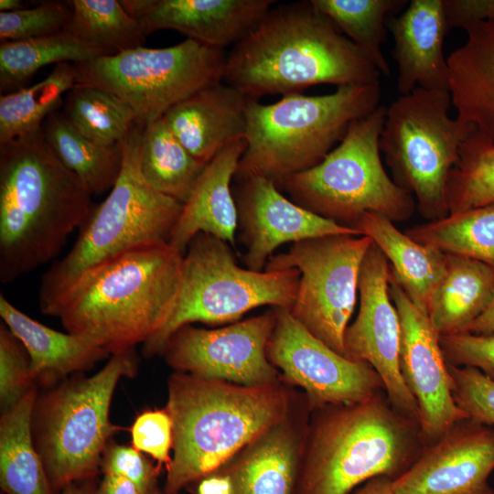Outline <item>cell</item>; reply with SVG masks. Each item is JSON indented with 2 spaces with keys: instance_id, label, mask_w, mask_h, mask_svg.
Segmentation results:
<instances>
[{
  "instance_id": "1",
  "label": "cell",
  "mask_w": 494,
  "mask_h": 494,
  "mask_svg": "<svg viewBox=\"0 0 494 494\" xmlns=\"http://www.w3.org/2000/svg\"><path fill=\"white\" fill-rule=\"evenodd\" d=\"M381 73L309 1L273 6L226 55L223 82L247 97L300 93L318 84L380 82Z\"/></svg>"
},
{
  "instance_id": "2",
  "label": "cell",
  "mask_w": 494,
  "mask_h": 494,
  "mask_svg": "<svg viewBox=\"0 0 494 494\" xmlns=\"http://www.w3.org/2000/svg\"><path fill=\"white\" fill-rule=\"evenodd\" d=\"M39 132L0 145V282L55 259L94 204Z\"/></svg>"
},
{
  "instance_id": "3",
  "label": "cell",
  "mask_w": 494,
  "mask_h": 494,
  "mask_svg": "<svg viewBox=\"0 0 494 494\" xmlns=\"http://www.w3.org/2000/svg\"><path fill=\"white\" fill-rule=\"evenodd\" d=\"M184 254L168 242L143 245L87 271L56 316L68 333L110 355L134 349L166 324L180 282Z\"/></svg>"
},
{
  "instance_id": "4",
  "label": "cell",
  "mask_w": 494,
  "mask_h": 494,
  "mask_svg": "<svg viewBox=\"0 0 494 494\" xmlns=\"http://www.w3.org/2000/svg\"><path fill=\"white\" fill-rule=\"evenodd\" d=\"M173 425V457L163 491L223 467L290 414V395L279 383L248 386L176 371L166 406Z\"/></svg>"
},
{
  "instance_id": "5",
  "label": "cell",
  "mask_w": 494,
  "mask_h": 494,
  "mask_svg": "<svg viewBox=\"0 0 494 494\" xmlns=\"http://www.w3.org/2000/svg\"><path fill=\"white\" fill-rule=\"evenodd\" d=\"M315 411L295 494H349L378 476L394 481L424 447L420 424L396 411L385 391Z\"/></svg>"
},
{
  "instance_id": "6",
  "label": "cell",
  "mask_w": 494,
  "mask_h": 494,
  "mask_svg": "<svg viewBox=\"0 0 494 494\" xmlns=\"http://www.w3.org/2000/svg\"><path fill=\"white\" fill-rule=\"evenodd\" d=\"M144 127L134 124L122 143L123 164L114 186L94 204L68 253L43 274L38 305L44 315L55 317L69 290L93 267L143 245L169 243L183 203L145 179L139 161Z\"/></svg>"
},
{
  "instance_id": "7",
  "label": "cell",
  "mask_w": 494,
  "mask_h": 494,
  "mask_svg": "<svg viewBox=\"0 0 494 494\" xmlns=\"http://www.w3.org/2000/svg\"><path fill=\"white\" fill-rule=\"evenodd\" d=\"M381 93L378 82L339 86L325 95L292 93L269 104L249 98L246 147L234 178L263 177L279 188L289 176L319 164L352 122L380 105Z\"/></svg>"
},
{
  "instance_id": "8",
  "label": "cell",
  "mask_w": 494,
  "mask_h": 494,
  "mask_svg": "<svg viewBox=\"0 0 494 494\" xmlns=\"http://www.w3.org/2000/svg\"><path fill=\"white\" fill-rule=\"evenodd\" d=\"M386 109L379 105L352 122L319 164L289 176L279 188L303 208L349 227L368 212L392 221L410 219L416 206L413 197L387 175L381 159Z\"/></svg>"
},
{
  "instance_id": "9",
  "label": "cell",
  "mask_w": 494,
  "mask_h": 494,
  "mask_svg": "<svg viewBox=\"0 0 494 494\" xmlns=\"http://www.w3.org/2000/svg\"><path fill=\"white\" fill-rule=\"evenodd\" d=\"M300 281L297 269L252 271L237 265L229 243L198 233L183 256L177 295L164 327L143 345L145 356L161 354L167 339L191 323L235 321L258 306L291 309Z\"/></svg>"
},
{
  "instance_id": "10",
  "label": "cell",
  "mask_w": 494,
  "mask_h": 494,
  "mask_svg": "<svg viewBox=\"0 0 494 494\" xmlns=\"http://www.w3.org/2000/svg\"><path fill=\"white\" fill-rule=\"evenodd\" d=\"M448 91L416 88L386 109L380 150L394 182L416 198L420 213L432 220L449 215L447 184L462 144L476 131L452 118Z\"/></svg>"
},
{
  "instance_id": "11",
  "label": "cell",
  "mask_w": 494,
  "mask_h": 494,
  "mask_svg": "<svg viewBox=\"0 0 494 494\" xmlns=\"http://www.w3.org/2000/svg\"><path fill=\"white\" fill-rule=\"evenodd\" d=\"M136 367L134 349L112 355L98 372L67 382L43 401L37 450L53 492L95 478L116 430L109 418L114 390Z\"/></svg>"
},
{
  "instance_id": "12",
  "label": "cell",
  "mask_w": 494,
  "mask_h": 494,
  "mask_svg": "<svg viewBox=\"0 0 494 494\" xmlns=\"http://www.w3.org/2000/svg\"><path fill=\"white\" fill-rule=\"evenodd\" d=\"M223 49L192 39L166 48L139 47L73 64L76 85L101 88L119 97L146 125L173 106L223 81Z\"/></svg>"
},
{
  "instance_id": "13",
  "label": "cell",
  "mask_w": 494,
  "mask_h": 494,
  "mask_svg": "<svg viewBox=\"0 0 494 494\" xmlns=\"http://www.w3.org/2000/svg\"><path fill=\"white\" fill-rule=\"evenodd\" d=\"M372 244L365 235H328L293 243L273 254L264 271L297 269L300 281L292 316L345 357L344 337L353 313L362 261Z\"/></svg>"
},
{
  "instance_id": "14",
  "label": "cell",
  "mask_w": 494,
  "mask_h": 494,
  "mask_svg": "<svg viewBox=\"0 0 494 494\" xmlns=\"http://www.w3.org/2000/svg\"><path fill=\"white\" fill-rule=\"evenodd\" d=\"M274 308L275 324L267 344V358L288 382L305 390L311 411L360 403L385 391L370 365L351 360L330 349L289 309Z\"/></svg>"
},
{
  "instance_id": "15",
  "label": "cell",
  "mask_w": 494,
  "mask_h": 494,
  "mask_svg": "<svg viewBox=\"0 0 494 494\" xmlns=\"http://www.w3.org/2000/svg\"><path fill=\"white\" fill-rule=\"evenodd\" d=\"M274 324L273 308L216 329L187 325L171 335L161 354L177 371L248 386L279 383L266 352Z\"/></svg>"
},
{
  "instance_id": "16",
  "label": "cell",
  "mask_w": 494,
  "mask_h": 494,
  "mask_svg": "<svg viewBox=\"0 0 494 494\" xmlns=\"http://www.w3.org/2000/svg\"><path fill=\"white\" fill-rule=\"evenodd\" d=\"M391 268L372 242L360 266V308L344 337L345 357L370 365L380 375L392 407L420 424L416 400L399 368L400 319L389 293Z\"/></svg>"
},
{
  "instance_id": "17",
  "label": "cell",
  "mask_w": 494,
  "mask_h": 494,
  "mask_svg": "<svg viewBox=\"0 0 494 494\" xmlns=\"http://www.w3.org/2000/svg\"><path fill=\"white\" fill-rule=\"evenodd\" d=\"M389 293L400 319V372L417 402L421 436L424 446H429L467 417L455 403L440 336L427 314L412 302L392 274Z\"/></svg>"
},
{
  "instance_id": "18",
  "label": "cell",
  "mask_w": 494,
  "mask_h": 494,
  "mask_svg": "<svg viewBox=\"0 0 494 494\" xmlns=\"http://www.w3.org/2000/svg\"><path fill=\"white\" fill-rule=\"evenodd\" d=\"M237 180L234 195L247 269L264 271L280 245L328 235H361L349 226L319 216L285 197L272 180L252 176Z\"/></svg>"
},
{
  "instance_id": "19",
  "label": "cell",
  "mask_w": 494,
  "mask_h": 494,
  "mask_svg": "<svg viewBox=\"0 0 494 494\" xmlns=\"http://www.w3.org/2000/svg\"><path fill=\"white\" fill-rule=\"evenodd\" d=\"M494 427L457 421L392 482L395 494H494Z\"/></svg>"
},
{
  "instance_id": "20",
  "label": "cell",
  "mask_w": 494,
  "mask_h": 494,
  "mask_svg": "<svg viewBox=\"0 0 494 494\" xmlns=\"http://www.w3.org/2000/svg\"><path fill=\"white\" fill-rule=\"evenodd\" d=\"M145 35L172 29L188 39L223 49L249 35L274 0H122Z\"/></svg>"
},
{
  "instance_id": "21",
  "label": "cell",
  "mask_w": 494,
  "mask_h": 494,
  "mask_svg": "<svg viewBox=\"0 0 494 494\" xmlns=\"http://www.w3.org/2000/svg\"><path fill=\"white\" fill-rule=\"evenodd\" d=\"M388 28L393 38L401 95L416 88L449 91V67L443 52L448 32L443 0H412Z\"/></svg>"
},
{
  "instance_id": "22",
  "label": "cell",
  "mask_w": 494,
  "mask_h": 494,
  "mask_svg": "<svg viewBox=\"0 0 494 494\" xmlns=\"http://www.w3.org/2000/svg\"><path fill=\"white\" fill-rule=\"evenodd\" d=\"M248 101L220 81L178 102L163 117L185 148L208 165L229 144L244 139Z\"/></svg>"
},
{
  "instance_id": "23",
  "label": "cell",
  "mask_w": 494,
  "mask_h": 494,
  "mask_svg": "<svg viewBox=\"0 0 494 494\" xmlns=\"http://www.w3.org/2000/svg\"><path fill=\"white\" fill-rule=\"evenodd\" d=\"M245 147V140L238 139L222 149L205 166L183 204L169 239V244L183 254L200 232L234 245L238 211L231 181Z\"/></svg>"
},
{
  "instance_id": "24",
  "label": "cell",
  "mask_w": 494,
  "mask_h": 494,
  "mask_svg": "<svg viewBox=\"0 0 494 494\" xmlns=\"http://www.w3.org/2000/svg\"><path fill=\"white\" fill-rule=\"evenodd\" d=\"M307 428L289 414L219 468L231 494H295Z\"/></svg>"
},
{
  "instance_id": "25",
  "label": "cell",
  "mask_w": 494,
  "mask_h": 494,
  "mask_svg": "<svg viewBox=\"0 0 494 494\" xmlns=\"http://www.w3.org/2000/svg\"><path fill=\"white\" fill-rule=\"evenodd\" d=\"M465 31V43L447 57L452 105L494 144V16Z\"/></svg>"
},
{
  "instance_id": "26",
  "label": "cell",
  "mask_w": 494,
  "mask_h": 494,
  "mask_svg": "<svg viewBox=\"0 0 494 494\" xmlns=\"http://www.w3.org/2000/svg\"><path fill=\"white\" fill-rule=\"evenodd\" d=\"M351 227L371 239L390 262L392 275L412 302L427 314L430 297L446 273L447 255L417 242L381 214L365 213Z\"/></svg>"
},
{
  "instance_id": "27",
  "label": "cell",
  "mask_w": 494,
  "mask_h": 494,
  "mask_svg": "<svg viewBox=\"0 0 494 494\" xmlns=\"http://www.w3.org/2000/svg\"><path fill=\"white\" fill-rule=\"evenodd\" d=\"M0 316L26 349L33 380L45 382L85 370L109 356L86 338L52 329L17 309L0 294Z\"/></svg>"
},
{
  "instance_id": "28",
  "label": "cell",
  "mask_w": 494,
  "mask_h": 494,
  "mask_svg": "<svg viewBox=\"0 0 494 494\" xmlns=\"http://www.w3.org/2000/svg\"><path fill=\"white\" fill-rule=\"evenodd\" d=\"M446 273L432 294L427 316L439 336L465 332L494 301V269L477 260L446 254Z\"/></svg>"
},
{
  "instance_id": "29",
  "label": "cell",
  "mask_w": 494,
  "mask_h": 494,
  "mask_svg": "<svg viewBox=\"0 0 494 494\" xmlns=\"http://www.w3.org/2000/svg\"><path fill=\"white\" fill-rule=\"evenodd\" d=\"M32 387L0 421V484L7 494H52L44 464L34 446Z\"/></svg>"
},
{
  "instance_id": "30",
  "label": "cell",
  "mask_w": 494,
  "mask_h": 494,
  "mask_svg": "<svg viewBox=\"0 0 494 494\" xmlns=\"http://www.w3.org/2000/svg\"><path fill=\"white\" fill-rule=\"evenodd\" d=\"M115 54L86 42L67 30L49 36L0 44V91L25 88L32 77L50 64H78Z\"/></svg>"
},
{
  "instance_id": "31",
  "label": "cell",
  "mask_w": 494,
  "mask_h": 494,
  "mask_svg": "<svg viewBox=\"0 0 494 494\" xmlns=\"http://www.w3.org/2000/svg\"><path fill=\"white\" fill-rule=\"evenodd\" d=\"M139 161L154 189L183 204L207 166L185 148L164 117L145 125Z\"/></svg>"
},
{
  "instance_id": "32",
  "label": "cell",
  "mask_w": 494,
  "mask_h": 494,
  "mask_svg": "<svg viewBox=\"0 0 494 494\" xmlns=\"http://www.w3.org/2000/svg\"><path fill=\"white\" fill-rule=\"evenodd\" d=\"M42 133L58 158L82 180L92 195L113 188L122 168V144L101 145L81 134L58 112L44 122Z\"/></svg>"
},
{
  "instance_id": "33",
  "label": "cell",
  "mask_w": 494,
  "mask_h": 494,
  "mask_svg": "<svg viewBox=\"0 0 494 494\" xmlns=\"http://www.w3.org/2000/svg\"><path fill=\"white\" fill-rule=\"evenodd\" d=\"M76 85L74 67L60 63L40 81L0 96V145L41 131Z\"/></svg>"
},
{
  "instance_id": "34",
  "label": "cell",
  "mask_w": 494,
  "mask_h": 494,
  "mask_svg": "<svg viewBox=\"0 0 494 494\" xmlns=\"http://www.w3.org/2000/svg\"><path fill=\"white\" fill-rule=\"evenodd\" d=\"M405 233L446 254L474 259L494 269V204L449 214Z\"/></svg>"
},
{
  "instance_id": "35",
  "label": "cell",
  "mask_w": 494,
  "mask_h": 494,
  "mask_svg": "<svg viewBox=\"0 0 494 494\" xmlns=\"http://www.w3.org/2000/svg\"><path fill=\"white\" fill-rule=\"evenodd\" d=\"M378 69L389 76L390 66L381 50L386 41V18L407 5L406 0H311Z\"/></svg>"
},
{
  "instance_id": "36",
  "label": "cell",
  "mask_w": 494,
  "mask_h": 494,
  "mask_svg": "<svg viewBox=\"0 0 494 494\" xmlns=\"http://www.w3.org/2000/svg\"><path fill=\"white\" fill-rule=\"evenodd\" d=\"M62 113L81 134L103 146L121 145L137 122L125 102L86 85H75L67 93Z\"/></svg>"
},
{
  "instance_id": "37",
  "label": "cell",
  "mask_w": 494,
  "mask_h": 494,
  "mask_svg": "<svg viewBox=\"0 0 494 494\" xmlns=\"http://www.w3.org/2000/svg\"><path fill=\"white\" fill-rule=\"evenodd\" d=\"M72 14L65 30L113 53L143 47L146 35L117 0H70Z\"/></svg>"
},
{
  "instance_id": "38",
  "label": "cell",
  "mask_w": 494,
  "mask_h": 494,
  "mask_svg": "<svg viewBox=\"0 0 494 494\" xmlns=\"http://www.w3.org/2000/svg\"><path fill=\"white\" fill-rule=\"evenodd\" d=\"M449 214L494 204V144L476 131L461 145L447 184Z\"/></svg>"
},
{
  "instance_id": "39",
  "label": "cell",
  "mask_w": 494,
  "mask_h": 494,
  "mask_svg": "<svg viewBox=\"0 0 494 494\" xmlns=\"http://www.w3.org/2000/svg\"><path fill=\"white\" fill-rule=\"evenodd\" d=\"M69 1H46L13 12H0V39L21 41L65 30L71 18Z\"/></svg>"
},
{
  "instance_id": "40",
  "label": "cell",
  "mask_w": 494,
  "mask_h": 494,
  "mask_svg": "<svg viewBox=\"0 0 494 494\" xmlns=\"http://www.w3.org/2000/svg\"><path fill=\"white\" fill-rule=\"evenodd\" d=\"M457 407L474 421L494 427V381L473 367L447 363Z\"/></svg>"
},
{
  "instance_id": "41",
  "label": "cell",
  "mask_w": 494,
  "mask_h": 494,
  "mask_svg": "<svg viewBox=\"0 0 494 494\" xmlns=\"http://www.w3.org/2000/svg\"><path fill=\"white\" fill-rule=\"evenodd\" d=\"M30 360L10 329L0 326V401L3 411L13 407L33 387Z\"/></svg>"
},
{
  "instance_id": "42",
  "label": "cell",
  "mask_w": 494,
  "mask_h": 494,
  "mask_svg": "<svg viewBox=\"0 0 494 494\" xmlns=\"http://www.w3.org/2000/svg\"><path fill=\"white\" fill-rule=\"evenodd\" d=\"M439 341L446 363L477 368L494 381V332H462L440 336Z\"/></svg>"
},
{
  "instance_id": "43",
  "label": "cell",
  "mask_w": 494,
  "mask_h": 494,
  "mask_svg": "<svg viewBox=\"0 0 494 494\" xmlns=\"http://www.w3.org/2000/svg\"><path fill=\"white\" fill-rule=\"evenodd\" d=\"M131 434L133 447L147 453L167 467L171 462L169 452L173 446V425L166 408L141 413L135 419Z\"/></svg>"
},
{
  "instance_id": "44",
  "label": "cell",
  "mask_w": 494,
  "mask_h": 494,
  "mask_svg": "<svg viewBox=\"0 0 494 494\" xmlns=\"http://www.w3.org/2000/svg\"><path fill=\"white\" fill-rule=\"evenodd\" d=\"M104 474H113L131 480L142 494H156L158 469L137 449L121 445L109 446L101 463Z\"/></svg>"
},
{
  "instance_id": "45",
  "label": "cell",
  "mask_w": 494,
  "mask_h": 494,
  "mask_svg": "<svg viewBox=\"0 0 494 494\" xmlns=\"http://www.w3.org/2000/svg\"><path fill=\"white\" fill-rule=\"evenodd\" d=\"M447 30L467 28L494 16V0H443Z\"/></svg>"
},
{
  "instance_id": "46",
  "label": "cell",
  "mask_w": 494,
  "mask_h": 494,
  "mask_svg": "<svg viewBox=\"0 0 494 494\" xmlns=\"http://www.w3.org/2000/svg\"><path fill=\"white\" fill-rule=\"evenodd\" d=\"M95 494H142L138 488L128 478L113 475L104 474L102 480L98 485Z\"/></svg>"
},
{
  "instance_id": "47",
  "label": "cell",
  "mask_w": 494,
  "mask_h": 494,
  "mask_svg": "<svg viewBox=\"0 0 494 494\" xmlns=\"http://www.w3.org/2000/svg\"><path fill=\"white\" fill-rule=\"evenodd\" d=\"M392 482L389 477L378 476L360 485L353 494H395Z\"/></svg>"
},
{
  "instance_id": "48",
  "label": "cell",
  "mask_w": 494,
  "mask_h": 494,
  "mask_svg": "<svg viewBox=\"0 0 494 494\" xmlns=\"http://www.w3.org/2000/svg\"><path fill=\"white\" fill-rule=\"evenodd\" d=\"M465 332L472 334H489L494 332V301L489 307Z\"/></svg>"
},
{
  "instance_id": "49",
  "label": "cell",
  "mask_w": 494,
  "mask_h": 494,
  "mask_svg": "<svg viewBox=\"0 0 494 494\" xmlns=\"http://www.w3.org/2000/svg\"><path fill=\"white\" fill-rule=\"evenodd\" d=\"M97 487L94 478L74 482L65 488L60 494H95Z\"/></svg>"
},
{
  "instance_id": "50",
  "label": "cell",
  "mask_w": 494,
  "mask_h": 494,
  "mask_svg": "<svg viewBox=\"0 0 494 494\" xmlns=\"http://www.w3.org/2000/svg\"><path fill=\"white\" fill-rule=\"evenodd\" d=\"M24 8L21 0H0V12H13Z\"/></svg>"
},
{
  "instance_id": "51",
  "label": "cell",
  "mask_w": 494,
  "mask_h": 494,
  "mask_svg": "<svg viewBox=\"0 0 494 494\" xmlns=\"http://www.w3.org/2000/svg\"><path fill=\"white\" fill-rule=\"evenodd\" d=\"M156 494H168V493H166V492H164L163 490H159V491L156 492ZM173 494H179V493H173Z\"/></svg>"
}]
</instances>
